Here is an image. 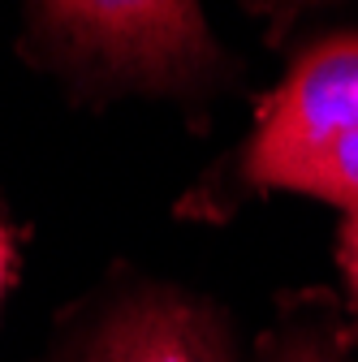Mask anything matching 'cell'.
<instances>
[{
	"label": "cell",
	"mask_w": 358,
	"mask_h": 362,
	"mask_svg": "<svg viewBox=\"0 0 358 362\" xmlns=\"http://www.w3.org/2000/svg\"><path fill=\"white\" fill-rule=\"evenodd\" d=\"M281 362H337V358H333L324 345H316V341H302V345H298V349H289Z\"/></svg>",
	"instance_id": "8992f818"
},
{
	"label": "cell",
	"mask_w": 358,
	"mask_h": 362,
	"mask_svg": "<svg viewBox=\"0 0 358 362\" xmlns=\"http://www.w3.org/2000/svg\"><path fill=\"white\" fill-rule=\"evenodd\" d=\"M9 263H13V246H9L5 224H0V293H5V285H9Z\"/></svg>",
	"instance_id": "52a82bcc"
},
{
	"label": "cell",
	"mask_w": 358,
	"mask_h": 362,
	"mask_svg": "<svg viewBox=\"0 0 358 362\" xmlns=\"http://www.w3.org/2000/svg\"><path fill=\"white\" fill-rule=\"evenodd\" d=\"M281 190L311 194V199L337 203L341 211H354L358 207V134H345V139L320 147L316 156H306L281 181Z\"/></svg>",
	"instance_id": "277c9868"
},
{
	"label": "cell",
	"mask_w": 358,
	"mask_h": 362,
	"mask_svg": "<svg viewBox=\"0 0 358 362\" xmlns=\"http://www.w3.org/2000/svg\"><path fill=\"white\" fill-rule=\"evenodd\" d=\"M78 362H233L216 315L177 293H139L112 306Z\"/></svg>",
	"instance_id": "3957f363"
},
{
	"label": "cell",
	"mask_w": 358,
	"mask_h": 362,
	"mask_svg": "<svg viewBox=\"0 0 358 362\" xmlns=\"http://www.w3.org/2000/svg\"><path fill=\"white\" fill-rule=\"evenodd\" d=\"M345 134H358V30L320 39L289 65L255 121L242 173L250 186L281 190L306 156Z\"/></svg>",
	"instance_id": "6da1fadb"
},
{
	"label": "cell",
	"mask_w": 358,
	"mask_h": 362,
	"mask_svg": "<svg viewBox=\"0 0 358 362\" xmlns=\"http://www.w3.org/2000/svg\"><path fill=\"white\" fill-rule=\"evenodd\" d=\"M341 272H345V285H350V306L358 315V207L345 211V224H341Z\"/></svg>",
	"instance_id": "5b68a950"
},
{
	"label": "cell",
	"mask_w": 358,
	"mask_h": 362,
	"mask_svg": "<svg viewBox=\"0 0 358 362\" xmlns=\"http://www.w3.org/2000/svg\"><path fill=\"white\" fill-rule=\"evenodd\" d=\"M39 22L69 57L134 82L190 74L212 52L195 5H43Z\"/></svg>",
	"instance_id": "7a4b0ae2"
}]
</instances>
